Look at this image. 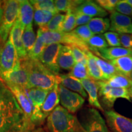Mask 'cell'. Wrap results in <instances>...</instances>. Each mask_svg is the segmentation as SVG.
I'll use <instances>...</instances> for the list:
<instances>
[{"label": "cell", "mask_w": 132, "mask_h": 132, "mask_svg": "<svg viewBox=\"0 0 132 132\" xmlns=\"http://www.w3.org/2000/svg\"><path fill=\"white\" fill-rule=\"evenodd\" d=\"M46 47V45L41 39L37 35L36 42L31 49L30 52L28 54V57L34 60H39L40 55L44 52V49Z\"/></svg>", "instance_id": "d590c367"}, {"label": "cell", "mask_w": 132, "mask_h": 132, "mask_svg": "<svg viewBox=\"0 0 132 132\" xmlns=\"http://www.w3.org/2000/svg\"><path fill=\"white\" fill-rule=\"evenodd\" d=\"M24 28L25 27L17 18L10 32L9 37L16 50L20 61L28 58V54L24 49L22 41V36Z\"/></svg>", "instance_id": "5bb4252c"}, {"label": "cell", "mask_w": 132, "mask_h": 132, "mask_svg": "<svg viewBox=\"0 0 132 132\" xmlns=\"http://www.w3.org/2000/svg\"><path fill=\"white\" fill-rule=\"evenodd\" d=\"M80 120L86 132H110L105 119L97 109L86 108Z\"/></svg>", "instance_id": "5b68a950"}, {"label": "cell", "mask_w": 132, "mask_h": 132, "mask_svg": "<svg viewBox=\"0 0 132 132\" xmlns=\"http://www.w3.org/2000/svg\"><path fill=\"white\" fill-rule=\"evenodd\" d=\"M58 92L61 106L69 113H75L83 106L85 100L78 94L67 89L60 84H59Z\"/></svg>", "instance_id": "52a82bcc"}, {"label": "cell", "mask_w": 132, "mask_h": 132, "mask_svg": "<svg viewBox=\"0 0 132 132\" xmlns=\"http://www.w3.org/2000/svg\"><path fill=\"white\" fill-rule=\"evenodd\" d=\"M62 46V45L59 44H53L46 46L39 59V61L46 68L56 76L59 75L61 70L57 60Z\"/></svg>", "instance_id": "ba28073f"}, {"label": "cell", "mask_w": 132, "mask_h": 132, "mask_svg": "<svg viewBox=\"0 0 132 132\" xmlns=\"http://www.w3.org/2000/svg\"><path fill=\"white\" fill-rule=\"evenodd\" d=\"M24 118L21 110H7L0 112V132H10Z\"/></svg>", "instance_id": "9a60e30c"}, {"label": "cell", "mask_w": 132, "mask_h": 132, "mask_svg": "<svg viewBox=\"0 0 132 132\" xmlns=\"http://www.w3.org/2000/svg\"><path fill=\"white\" fill-rule=\"evenodd\" d=\"M130 78H131V80H132V72H131V76H130Z\"/></svg>", "instance_id": "816d5d0a"}, {"label": "cell", "mask_w": 132, "mask_h": 132, "mask_svg": "<svg viewBox=\"0 0 132 132\" xmlns=\"http://www.w3.org/2000/svg\"><path fill=\"white\" fill-rule=\"evenodd\" d=\"M37 35L40 38L46 46L53 44H64V45L76 46L82 51L89 50L86 44L77 37L72 32H54L49 31L39 28L37 31Z\"/></svg>", "instance_id": "3957f363"}, {"label": "cell", "mask_w": 132, "mask_h": 132, "mask_svg": "<svg viewBox=\"0 0 132 132\" xmlns=\"http://www.w3.org/2000/svg\"><path fill=\"white\" fill-rule=\"evenodd\" d=\"M122 47L132 50V34H119Z\"/></svg>", "instance_id": "f6af8a7d"}, {"label": "cell", "mask_w": 132, "mask_h": 132, "mask_svg": "<svg viewBox=\"0 0 132 132\" xmlns=\"http://www.w3.org/2000/svg\"><path fill=\"white\" fill-rule=\"evenodd\" d=\"M90 52H94L95 53L99 50L106 48L109 46L103 35H94L89 39L85 42Z\"/></svg>", "instance_id": "f546056e"}, {"label": "cell", "mask_w": 132, "mask_h": 132, "mask_svg": "<svg viewBox=\"0 0 132 132\" xmlns=\"http://www.w3.org/2000/svg\"><path fill=\"white\" fill-rule=\"evenodd\" d=\"M4 1H0V24H1V21L3 15V12H4Z\"/></svg>", "instance_id": "bcb514c9"}, {"label": "cell", "mask_w": 132, "mask_h": 132, "mask_svg": "<svg viewBox=\"0 0 132 132\" xmlns=\"http://www.w3.org/2000/svg\"><path fill=\"white\" fill-rule=\"evenodd\" d=\"M69 74L78 80L91 79L89 75L86 65L81 63H75Z\"/></svg>", "instance_id": "e575fe53"}, {"label": "cell", "mask_w": 132, "mask_h": 132, "mask_svg": "<svg viewBox=\"0 0 132 132\" xmlns=\"http://www.w3.org/2000/svg\"><path fill=\"white\" fill-rule=\"evenodd\" d=\"M87 56V69L89 75L94 81H104L103 75L95 61L94 54L89 50L84 51Z\"/></svg>", "instance_id": "484cf974"}, {"label": "cell", "mask_w": 132, "mask_h": 132, "mask_svg": "<svg viewBox=\"0 0 132 132\" xmlns=\"http://www.w3.org/2000/svg\"><path fill=\"white\" fill-rule=\"evenodd\" d=\"M77 28L75 15L72 11H69L65 14L62 25V32H70Z\"/></svg>", "instance_id": "8d00e7d4"}, {"label": "cell", "mask_w": 132, "mask_h": 132, "mask_svg": "<svg viewBox=\"0 0 132 132\" xmlns=\"http://www.w3.org/2000/svg\"><path fill=\"white\" fill-rule=\"evenodd\" d=\"M119 2V0H97L96 3L105 9L107 12H113L115 11V7Z\"/></svg>", "instance_id": "7bdbcfd3"}, {"label": "cell", "mask_w": 132, "mask_h": 132, "mask_svg": "<svg viewBox=\"0 0 132 132\" xmlns=\"http://www.w3.org/2000/svg\"><path fill=\"white\" fill-rule=\"evenodd\" d=\"M19 1H4V12L0 24V42L4 45L7 40L10 32L18 18Z\"/></svg>", "instance_id": "277c9868"}, {"label": "cell", "mask_w": 132, "mask_h": 132, "mask_svg": "<svg viewBox=\"0 0 132 132\" xmlns=\"http://www.w3.org/2000/svg\"><path fill=\"white\" fill-rule=\"evenodd\" d=\"M7 110H21L12 91L0 77V112Z\"/></svg>", "instance_id": "2e32d148"}, {"label": "cell", "mask_w": 132, "mask_h": 132, "mask_svg": "<svg viewBox=\"0 0 132 132\" xmlns=\"http://www.w3.org/2000/svg\"><path fill=\"white\" fill-rule=\"evenodd\" d=\"M109 62L114 66L119 73L130 78L132 72V56L120 57Z\"/></svg>", "instance_id": "cb8c5ba5"}, {"label": "cell", "mask_w": 132, "mask_h": 132, "mask_svg": "<svg viewBox=\"0 0 132 132\" xmlns=\"http://www.w3.org/2000/svg\"><path fill=\"white\" fill-rule=\"evenodd\" d=\"M72 32L77 37H78L79 39L85 42L94 35L89 28L87 24L78 26L75 29H73Z\"/></svg>", "instance_id": "74e56055"}, {"label": "cell", "mask_w": 132, "mask_h": 132, "mask_svg": "<svg viewBox=\"0 0 132 132\" xmlns=\"http://www.w3.org/2000/svg\"><path fill=\"white\" fill-rule=\"evenodd\" d=\"M36 39H37V36L33 29L32 24L26 26L23 33L22 41L27 54H28L31 49L32 48L36 42Z\"/></svg>", "instance_id": "83f0119b"}, {"label": "cell", "mask_w": 132, "mask_h": 132, "mask_svg": "<svg viewBox=\"0 0 132 132\" xmlns=\"http://www.w3.org/2000/svg\"><path fill=\"white\" fill-rule=\"evenodd\" d=\"M3 44H1V42H0V53H1V50H2V48H3Z\"/></svg>", "instance_id": "f907efd6"}, {"label": "cell", "mask_w": 132, "mask_h": 132, "mask_svg": "<svg viewBox=\"0 0 132 132\" xmlns=\"http://www.w3.org/2000/svg\"><path fill=\"white\" fill-rule=\"evenodd\" d=\"M46 120L49 132H86L78 118L59 105Z\"/></svg>", "instance_id": "7a4b0ae2"}, {"label": "cell", "mask_w": 132, "mask_h": 132, "mask_svg": "<svg viewBox=\"0 0 132 132\" xmlns=\"http://www.w3.org/2000/svg\"><path fill=\"white\" fill-rule=\"evenodd\" d=\"M65 18V14L60 13L56 14L50 22L44 28H41L43 29L49 31L54 32H62V25Z\"/></svg>", "instance_id": "d6a6232c"}, {"label": "cell", "mask_w": 132, "mask_h": 132, "mask_svg": "<svg viewBox=\"0 0 132 132\" xmlns=\"http://www.w3.org/2000/svg\"><path fill=\"white\" fill-rule=\"evenodd\" d=\"M106 122L111 132H132V119L114 110L104 111Z\"/></svg>", "instance_id": "9c48e42d"}, {"label": "cell", "mask_w": 132, "mask_h": 132, "mask_svg": "<svg viewBox=\"0 0 132 132\" xmlns=\"http://www.w3.org/2000/svg\"><path fill=\"white\" fill-rule=\"evenodd\" d=\"M97 54L109 61L125 56H132L131 50L127 49L122 47H108L99 50L96 52Z\"/></svg>", "instance_id": "7402d4cb"}, {"label": "cell", "mask_w": 132, "mask_h": 132, "mask_svg": "<svg viewBox=\"0 0 132 132\" xmlns=\"http://www.w3.org/2000/svg\"><path fill=\"white\" fill-rule=\"evenodd\" d=\"M19 61L16 50L8 38L0 53V75L14 69Z\"/></svg>", "instance_id": "30bf717a"}, {"label": "cell", "mask_w": 132, "mask_h": 132, "mask_svg": "<svg viewBox=\"0 0 132 132\" xmlns=\"http://www.w3.org/2000/svg\"><path fill=\"white\" fill-rule=\"evenodd\" d=\"M58 77L59 82L67 89L80 94L84 98L87 97V94L81 83L80 80L67 74H59Z\"/></svg>", "instance_id": "d6986e66"}, {"label": "cell", "mask_w": 132, "mask_h": 132, "mask_svg": "<svg viewBox=\"0 0 132 132\" xmlns=\"http://www.w3.org/2000/svg\"><path fill=\"white\" fill-rule=\"evenodd\" d=\"M81 83L88 95V102L90 106L97 110L104 111L98 99V87L95 81L89 80H80Z\"/></svg>", "instance_id": "e0dca14e"}, {"label": "cell", "mask_w": 132, "mask_h": 132, "mask_svg": "<svg viewBox=\"0 0 132 132\" xmlns=\"http://www.w3.org/2000/svg\"><path fill=\"white\" fill-rule=\"evenodd\" d=\"M34 7L27 0H20L18 19L24 27L32 24L34 20Z\"/></svg>", "instance_id": "44dd1931"}, {"label": "cell", "mask_w": 132, "mask_h": 132, "mask_svg": "<svg viewBox=\"0 0 132 132\" xmlns=\"http://www.w3.org/2000/svg\"><path fill=\"white\" fill-rule=\"evenodd\" d=\"M58 86L59 84H56L52 90H50L41 107V112L46 119L52 113L54 109L59 106V103H60Z\"/></svg>", "instance_id": "ffe728a7"}, {"label": "cell", "mask_w": 132, "mask_h": 132, "mask_svg": "<svg viewBox=\"0 0 132 132\" xmlns=\"http://www.w3.org/2000/svg\"><path fill=\"white\" fill-rule=\"evenodd\" d=\"M32 132H49V131H48V130L46 129V128H43L42 127H39L36 128Z\"/></svg>", "instance_id": "7dc6e473"}, {"label": "cell", "mask_w": 132, "mask_h": 132, "mask_svg": "<svg viewBox=\"0 0 132 132\" xmlns=\"http://www.w3.org/2000/svg\"><path fill=\"white\" fill-rule=\"evenodd\" d=\"M105 81L110 87L113 88L129 89L132 86L131 78L119 73L115 74Z\"/></svg>", "instance_id": "4316f807"}, {"label": "cell", "mask_w": 132, "mask_h": 132, "mask_svg": "<svg viewBox=\"0 0 132 132\" xmlns=\"http://www.w3.org/2000/svg\"><path fill=\"white\" fill-rule=\"evenodd\" d=\"M0 77L6 83L28 89V76L25 69L21 65L20 61L14 69L1 75Z\"/></svg>", "instance_id": "8fae6325"}, {"label": "cell", "mask_w": 132, "mask_h": 132, "mask_svg": "<svg viewBox=\"0 0 132 132\" xmlns=\"http://www.w3.org/2000/svg\"><path fill=\"white\" fill-rule=\"evenodd\" d=\"M57 63L60 69L70 70L73 68L76 62L69 46H62L59 54Z\"/></svg>", "instance_id": "603a6c76"}, {"label": "cell", "mask_w": 132, "mask_h": 132, "mask_svg": "<svg viewBox=\"0 0 132 132\" xmlns=\"http://www.w3.org/2000/svg\"><path fill=\"white\" fill-rule=\"evenodd\" d=\"M34 9L50 11L54 14H58L56 9L54 1L52 0H31L29 1Z\"/></svg>", "instance_id": "836d02e7"}, {"label": "cell", "mask_w": 132, "mask_h": 132, "mask_svg": "<svg viewBox=\"0 0 132 132\" xmlns=\"http://www.w3.org/2000/svg\"><path fill=\"white\" fill-rule=\"evenodd\" d=\"M103 36L108 46H110V47H122L120 42L119 34H118V33L110 31V32H106L105 34H103Z\"/></svg>", "instance_id": "ab89813d"}, {"label": "cell", "mask_w": 132, "mask_h": 132, "mask_svg": "<svg viewBox=\"0 0 132 132\" xmlns=\"http://www.w3.org/2000/svg\"><path fill=\"white\" fill-rule=\"evenodd\" d=\"M20 61L28 76V89L36 87L50 91L56 84H59L58 77L46 68L39 60L28 57Z\"/></svg>", "instance_id": "6da1fadb"}, {"label": "cell", "mask_w": 132, "mask_h": 132, "mask_svg": "<svg viewBox=\"0 0 132 132\" xmlns=\"http://www.w3.org/2000/svg\"><path fill=\"white\" fill-rule=\"evenodd\" d=\"M87 25L94 35H99L110 30V20L106 17L92 18Z\"/></svg>", "instance_id": "d4e9b609"}, {"label": "cell", "mask_w": 132, "mask_h": 132, "mask_svg": "<svg viewBox=\"0 0 132 132\" xmlns=\"http://www.w3.org/2000/svg\"><path fill=\"white\" fill-rule=\"evenodd\" d=\"M73 13L75 15L76 25H77V27L88 24L89 22L92 19L91 16L86 15L82 14L81 12H77V11H73Z\"/></svg>", "instance_id": "ee69618b"}, {"label": "cell", "mask_w": 132, "mask_h": 132, "mask_svg": "<svg viewBox=\"0 0 132 132\" xmlns=\"http://www.w3.org/2000/svg\"><path fill=\"white\" fill-rule=\"evenodd\" d=\"M36 128L30 120L24 118L10 132H32Z\"/></svg>", "instance_id": "f35d334b"}, {"label": "cell", "mask_w": 132, "mask_h": 132, "mask_svg": "<svg viewBox=\"0 0 132 132\" xmlns=\"http://www.w3.org/2000/svg\"><path fill=\"white\" fill-rule=\"evenodd\" d=\"M128 91H129L130 98H131V99H132V86L130 87L129 89H128Z\"/></svg>", "instance_id": "c3c4849f"}, {"label": "cell", "mask_w": 132, "mask_h": 132, "mask_svg": "<svg viewBox=\"0 0 132 132\" xmlns=\"http://www.w3.org/2000/svg\"><path fill=\"white\" fill-rule=\"evenodd\" d=\"M6 84L15 97L21 110L23 113L24 119L30 120L34 111V107L28 94L27 89L22 88L11 84Z\"/></svg>", "instance_id": "7c38bea8"}, {"label": "cell", "mask_w": 132, "mask_h": 132, "mask_svg": "<svg viewBox=\"0 0 132 132\" xmlns=\"http://www.w3.org/2000/svg\"><path fill=\"white\" fill-rule=\"evenodd\" d=\"M125 1H126L127 3H128V4H130L132 6V0H125Z\"/></svg>", "instance_id": "681fc988"}, {"label": "cell", "mask_w": 132, "mask_h": 132, "mask_svg": "<svg viewBox=\"0 0 132 132\" xmlns=\"http://www.w3.org/2000/svg\"><path fill=\"white\" fill-rule=\"evenodd\" d=\"M98 87V97L102 103L109 108H113L118 98H125L131 101L128 89L113 88L110 87L105 81H95Z\"/></svg>", "instance_id": "8992f818"}, {"label": "cell", "mask_w": 132, "mask_h": 132, "mask_svg": "<svg viewBox=\"0 0 132 132\" xmlns=\"http://www.w3.org/2000/svg\"><path fill=\"white\" fill-rule=\"evenodd\" d=\"M110 31L119 34H132V19L116 11L111 13L110 16Z\"/></svg>", "instance_id": "4fadbf2b"}, {"label": "cell", "mask_w": 132, "mask_h": 132, "mask_svg": "<svg viewBox=\"0 0 132 132\" xmlns=\"http://www.w3.org/2000/svg\"><path fill=\"white\" fill-rule=\"evenodd\" d=\"M74 11L81 12L92 18H104L108 15V12L103 9L96 1H83Z\"/></svg>", "instance_id": "ac0fdd59"}, {"label": "cell", "mask_w": 132, "mask_h": 132, "mask_svg": "<svg viewBox=\"0 0 132 132\" xmlns=\"http://www.w3.org/2000/svg\"><path fill=\"white\" fill-rule=\"evenodd\" d=\"M54 15L55 14L50 11L36 9L34 15V20L35 23L41 28L47 25Z\"/></svg>", "instance_id": "1f68e13d"}, {"label": "cell", "mask_w": 132, "mask_h": 132, "mask_svg": "<svg viewBox=\"0 0 132 132\" xmlns=\"http://www.w3.org/2000/svg\"><path fill=\"white\" fill-rule=\"evenodd\" d=\"M115 11L120 14L132 17V6L125 1V0L119 1L115 7Z\"/></svg>", "instance_id": "b9f144b4"}, {"label": "cell", "mask_w": 132, "mask_h": 132, "mask_svg": "<svg viewBox=\"0 0 132 132\" xmlns=\"http://www.w3.org/2000/svg\"><path fill=\"white\" fill-rule=\"evenodd\" d=\"M94 57L97 65L98 66L103 74L104 81L108 80L115 74L118 73L114 66L112 65L110 62L105 61L103 59H102L94 54Z\"/></svg>", "instance_id": "f1b7e54d"}, {"label": "cell", "mask_w": 132, "mask_h": 132, "mask_svg": "<svg viewBox=\"0 0 132 132\" xmlns=\"http://www.w3.org/2000/svg\"><path fill=\"white\" fill-rule=\"evenodd\" d=\"M70 47L76 63H81L86 65L87 56L85 52L78 47H76V46H71Z\"/></svg>", "instance_id": "60d3db41"}, {"label": "cell", "mask_w": 132, "mask_h": 132, "mask_svg": "<svg viewBox=\"0 0 132 132\" xmlns=\"http://www.w3.org/2000/svg\"><path fill=\"white\" fill-rule=\"evenodd\" d=\"M54 1L56 9L59 13L64 12L67 13L69 11L73 12L79 5L83 2L80 0H56Z\"/></svg>", "instance_id": "4dcf8cb0"}]
</instances>
